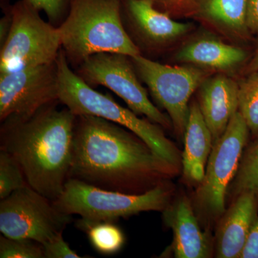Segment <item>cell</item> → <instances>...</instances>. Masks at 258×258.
I'll use <instances>...</instances> for the list:
<instances>
[{
    "label": "cell",
    "instance_id": "obj_11",
    "mask_svg": "<svg viewBox=\"0 0 258 258\" xmlns=\"http://www.w3.org/2000/svg\"><path fill=\"white\" fill-rule=\"evenodd\" d=\"M59 101L57 62L0 75V120L25 118Z\"/></svg>",
    "mask_w": 258,
    "mask_h": 258
},
{
    "label": "cell",
    "instance_id": "obj_15",
    "mask_svg": "<svg viewBox=\"0 0 258 258\" xmlns=\"http://www.w3.org/2000/svg\"><path fill=\"white\" fill-rule=\"evenodd\" d=\"M247 57V52L241 47L208 35L191 39L176 54V60L181 63L227 75L237 71Z\"/></svg>",
    "mask_w": 258,
    "mask_h": 258
},
{
    "label": "cell",
    "instance_id": "obj_20",
    "mask_svg": "<svg viewBox=\"0 0 258 258\" xmlns=\"http://www.w3.org/2000/svg\"><path fill=\"white\" fill-rule=\"evenodd\" d=\"M228 192L234 198L242 193H252L258 199V142L244 151Z\"/></svg>",
    "mask_w": 258,
    "mask_h": 258
},
{
    "label": "cell",
    "instance_id": "obj_4",
    "mask_svg": "<svg viewBox=\"0 0 258 258\" xmlns=\"http://www.w3.org/2000/svg\"><path fill=\"white\" fill-rule=\"evenodd\" d=\"M56 62L60 103L75 115H95L124 127L138 136L174 169H179L181 156L175 144L166 137L159 125L139 118V115L130 108L120 106L111 96L93 89L79 75L73 72L62 48Z\"/></svg>",
    "mask_w": 258,
    "mask_h": 258
},
{
    "label": "cell",
    "instance_id": "obj_16",
    "mask_svg": "<svg viewBox=\"0 0 258 258\" xmlns=\"http://www.w3.org/2000/svg\"><path fill=\"white\" fill-rule=\"evenodd\" d=\"M184 147L181 154L183 176L186 183L199 186L205 177L213 137L204 119L198 102L189 105V118L184 134Z\"/></svg>",
    "mask_w": 258,
    "mask_h": 258
},
{
    "label": "cell",
    "instance_id": "obj_21",
    "mask_svg": "<svg viewBox=\"0 0 258 258\" xmlns=\"http://www.w3.org/2000/svg\"><path fill=\"white\" fill-rule=\"evenodd\" d=\"M239 84L238 111L243 117L249 132L258 137V70Z\"/></svg>",
    "mask_w": 258,
    "mask_h": 258
},
{
    "label": "cell",
    "instance_id": "obj_1",
    "mask_svg": "<svg viewBox=\"0 0 258 258\" xmlns=\"http://www.w3.org/2000/svg\"><path fill=\"white\" fill-rule=\"evenodd\" d=\"M176 171L124 127L95 115H76L69 178L101 189L142 194Z\"/></svg>",
    "mask_w": 258,
    "mask_h": 258
},
{
    "label": "cell",
    "instance_id": "obj_19",
    "mask_svg": "<svg viewBox=\"0 0 258 258\" xmlns=\"http://www.w3.org/2000/svg\"><path fill=\"white\" fill-rule=\"evenodd\" d=\"M79 228L87 233L93 248L105 255L117 253L125 243L124 234L114 222H95Z\"/></svg>",
    "mask_w": 258,
    "mask_h": 258
},
{
    "label": "cell",
    "instance_id": "obj_29",
    "mask_svg": "<svg viewBox=\"0 0 258 258\" xmlns=\"http://www.w3.org/2000/svg\"><path fill=\"white\" fill-rule=\"evenodd\" d=\"M11 25L12 13L11 10H10L9 14L5 15L4 18H2L1 23H0V41H1L2 45H3L9 35Z\"/></svg>",
    "mask_w": 258,
    "mask_h": 258
},
{
    "label": "cell",
    "instance_id": "obj_13",
    "mask_svg": "<svg viewBox=\"0 0 258 258\" xmlns=\"http://www.w3.org/2000/svg\"><path fill=\"white\" fill-rule=\"evenodd\" d=\"M257 217L258 199L254 194L242 193L236 197L217 225L215 257L240 258Z\"/></svg>",
    "mask_w": 258,
    "mask_h": 258
},
{
    "label": "cell",
    "instance_id": "obj_17",
    "mask_svg": "<svg viewBox=\"0 0 258 258\" xmlns=\"http://www.w3.org/2000/svg\"><path fill=\"white\" fill-rule=\"evenodd\" d=\"M127 13L139 34L154 45H165L184 36L189 23L175 21L161 12L152 0H125Z\"/></svg>",
    "mask_w": 258,
    "mask_h": 258
},
{
    "label": "cell",
    "instance_id": "obj_25",
    "mask_svg": "<svg viewBox=\"0 0 258 258\" xmlns=\"http://www.w3.org/2000/svg\"><path fill=\"white\" fill-rule=\"evenodd\" d=\"M45 258H80L77 252L70 247L60 234L50 242L44 244Z\"/></svg>",
    "mask_w": 258,
    "mask_h": 258
},
{
    "label": "cell",
    "instance_id": "obj_3",
    "mask_svg": "<svg viewBox=\"0 0 258 258\" xmlns=\"http://www.w3.org/2000/svg\"><path fill=\"white\" fill-rule=\"evenodd\" d=\"M58 30L66 57L80 64L101 52L141 55L123 28L120 0H73Z\"/></svg>",
    "mask_w": 258,
    "mask_h": 258
},
{
    "label": "cell",
    "instance_id": "obj_12",
    "mask_svg": "<svg viewBox=\"0 0 258 258\" xmlns=\"http://www.w3.org/2000/svg\"><path fill=\"white\" fill-rule=\"evenodd\" d=\"M163 212V221L173 232L170 249L176 258H208L215 252L211 238L203 232L188 198L170 203Z\"/></svg>",
    "mask_w": 258,
    "mask_h": 258
},
{
    "label": "cell",
    "instance_id": "obj_30",
    "mask_svg": "<svg viewBox=\"0 0 258 258\" xmlns=\"http://www.w3.org/2000/svg\"><path fill=\"white\" fill-rule=\"evenodd\" d=\"M258 70V47L248 66V72H253Z\"/></svg>",
    "mask_w": 258,
    "mask_h": 258
},
{
    "label": "cell",
    "instance_id": "obj_18",
    "mask_svg": "<svg viewBox=\"0 0 258 258\" xmlns=\"http://www.w3.org/2000/svg\"><path fill=\"white\" fill-rule=\"evenodd\" d=\"M189 13L226 35L244 38L247 28V0H195Z\"/></svg>",
    "mask_w": 258,
    "mask_h": 258
},
{
    "label": "cell",
    "instance_id": "obj_28",
    "mask_svg": "<svg viewBox=\"0 0 258 258\" xmlns=\"http://www.w3.org/2000/svg\"><path fill=\"white\" fill-rule=\"evenodd\" d=\"M247 23L249 34L258 35V0H247Z\"/></svg>",
    "mask_w": 258,
    "mask_h": 258
},
{
    "label": "cell",
    "instance_id": "obj_14",
    "mask_svg": "<svg viewBox=\"0 0 258 258\" xmlns=\"http://www.w3.org/2000/svg\"><path fill=\"white\" fill-rule=\"evenodd\" d=\"M198 104L215 142L238 111L239 84L227 74L207 78L199 88Z\"/></svg>",
    "mask_w": 258,
    "mask_h": 258
},
{
    "label": "cell",
    "instance_id": "obj_27",
    "mask_svg": "<svg viewBox=\"0 0 258 258\" xmlns=\"http://www.w3.org/2000/svg\"><path fill=\"white\" fill-rule=\"evenodd\" d=\"M156 7H164L166 9L174 11L189 12L195 0H152Z\"/></svg>",
    "mask_w": 258,
    "mask_h": 258
},
{
    "label": "cell",
    "instance_id": "obj_10",
    "mask_svg": "<svg viewBox=\"0 0 258 258\" xmlns=\"http://www.w3.org/2000/svg\"><path fill=\"white\" fill-rule=\"evenodd\" d=\"M128 55L101 52L89 56L80 66L79 76L88 85H100L111 90L137 115H145L157 124L169 128L170 118L153 104L147 90L139 82Z\"/></svg>",
    "mask_w": 258,
    "mask_h": 258
},
{
    "label": "cell",
    "instance_id": "obj_9",
    "mask_svg": "<svg viewBox=\"0 0 258 258\" xmlns=\"http://www.w3.org/2000/svg\"><path fill=\"white\" fill-rule=\"evenodd\" d=\"M131 59L155 101L167 112L176 133L184 137L190 98L208 77V72L191 64L159 63L142 55Z\"/></svg>",
    "mask_w": 258,
    "mask_h": 258
},
{
    "label": "cell",
    "instance_id": "obj_2",
    "mask_svg": "<svg viewBox=\"0 0 258 258\" xmlns=\"http://www.w3.org/2000/svg\"><path fill=\"white\" fill-rule=\"evenodd\" d=\"M54 102L25 118L2 122L0 149L18 161L30 187L54 202L69 179L76 115Z\"/></svg>",
    "mask_w": 258,
    "mask_h": 258
},
{
    "label": "cell",
    "instance_id": "obj_26",
    "mask_svg": "<svg viewBox=\"0 0 258 258\" xmlns=\"http://www.w3.org/2000/svg\"><path fill=\"white\" fill-rule=\"evenodd\" d=\"M240 258H258V217L249 232Z\"/></svg>",
    "mask_w": 258,
    "mask_h": 258
},
{
    "label": "cell",
    "instance_id": "obj_8",
    "mask_svg": "<svg viewBox=\"0 0 258 258\" xmlns=\"http://www.w3.org/2000/svg\"><path fill=\"white\" fill-rule=\"evenodd\" d=\"M72 215L29 185L0 202V232L5 237L28 239L44 245L63 231Z\"/></svg>",
    "mask_w": 258,
    "mask_h": 258
},
{
    "label": "cell",
    "instance_id": "obj_23",
    "mask_svg": "<svg viewBox=\"0 0 258 258\" xmlns=\"http://www.w3.org/2000/svg\"><path fill=\"white\" fill-rule=\"evenodd\" d=\"M1 258H45L42 244L28 239L0 237Z\"/></svg>",
    "mask_w": 258,
    "mask_h": 258
},
{
    "label": "cell",
    "instance_id": "obj_5",
    "mask_svg": "<svg viewBox=\"0 0 258 258\" xmlns=\"http://www.w3.org/2000/svg\"><path fill=\"white\" fill-rule=\"evenodd\" d=\"M171 189L162 181L142 194H128L96 187L69 178L60 196L53 202L56 208L81 219L78 227L98 222H115L144 212H163L171 203Z\"/></svg>",
    "mask_w": 258,
    "mask_h": 258
},
{
    "label": "cell",
    "instance_id": "obj_7",
    "mask_svg": "<svg viewBox=\"0 0 258 258\" xmlns=\"http://www.w3.org/2000/svg\"><path fill=\"white\" fill-rule=\"evenodd\" d=\"M249 130L237 111L221 137L214 142L205 177L198 186L197 206L209 218H220L225 212V200L247 146Z\"/></svg>",
    "mask_w": 258,
    "mask_h": 258
},
{
    "label": "cell",
    "instance_id": "obj_22",
    "mask_svg": "<svg viewBox=\"0 0 258 258\" xmlns=\"http://www.w3.org/2000/svg\"><path fill=\"white\" fill-rule=\"evenodd\" d=\"M26 179L18 161L9 153L0 150V200L27 186Z\"/></svg>",
    "mask_w": 258,
    "mask_h": 258
},
{
    "label": "cell",
    "instance_id": "obj_24",
    "mask_svg": "<svg viewBox=\"0 0 258 258\" xmlns=\"http://www.w3.org/2000/svg\"><path fill=\"white\" fill-rule=\"evenodd\" d=\"M37 10H43L51 23H56L63 18L71 8L73 0H27Z\"/></svg>",
    "mask_w": 258,
    "mask_h": 258
},
{
    "label": "cell",
    "instance_id": "obj_6",
    "mask_svg": "<svg viewBox=\"0 0 258 258\" xmlns=\"http://www.w3.org/2000/svg\"><path fill=\"white\" fill-rule=\"evenodd\" d=\"M9 35L1 47L0 75L55 62L61 50L58 28L44 21L27 0L11 9Z\"/></svg>",
    "mask_w": 258,
    "mask_h": 258
}]
</instances>
